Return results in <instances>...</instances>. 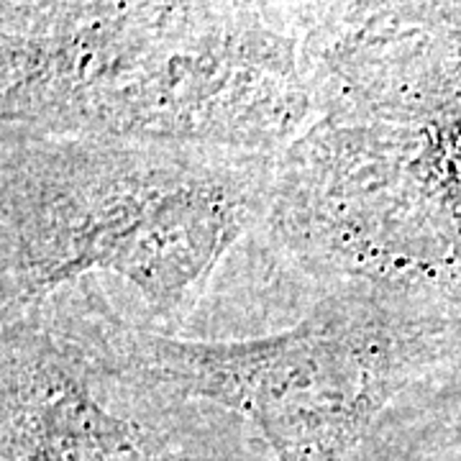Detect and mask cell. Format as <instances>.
I'll return each instance as SVG.
<instances>
[{
  "label": "cell",
  "instance_id": "cell-2",
  "mask_svg": "<svg viewBox=\"0 0 461 461\" xmlns=\"http://www.w3.org/2000/svg\"><path fill=\"white\" fill-rule=\"evenodd\" d=\"M103 344L182 395L249 420L275 461H362L429 369L436 303L375 285H339L293 329L195 341L123 318L69 287Z\"/></svg>",
  "mask_w": 461,
  "mask_h": 461
},
{
  "label": "cell",
  "instance_id": "cell-1",
  "mask_svg": "<svg viewBox=\"0 0 461 461\" xmlns=\"http://www.w3.org/2000/svg\"><path fill=\"white\" fill-rule=\"evenodd\" d=\"M280 154L105 136L3 131L0 323L90 275L139 295L175 333L215 267L267 223Z\"/></svg>",
  "mask_w": 461,
  "mask_h": 461
},
{
  "label": "cell",
  "instance_id": "cell-3",
  "mask_svg": "<svg viewBox=\"0 0 461 461\" xmlns=\"http://www.w3.org/2000/svg\"><path fill=\"white\" fill-rule=\"evenodd\" d=\"M213 411L115 357L69 290L0 323L3 461H236Z\"/></svg>",
  "mask_w": 461,
  "mask_h": 461
}]
</instances>
